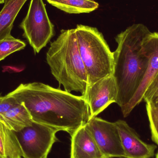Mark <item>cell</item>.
I'll return each mask as SVG.
<instances>
[{
    "mask_svg": "<svg viewBox=\"0 0 158 158\" xmlns=\"http://www.w3.org/2000/svg\"><path fill=\"white\" fill-rule=\"evenodd\" d=\"M7 95L24 104L33 121L70 135L90 119L89 106L82 96L43 83L21 84Z\"/></svg>",
    "mask_w": 158,
    "mask_h": 158,
    "instance_id": "cell-1",
    "label": "cell"
},
{
    "mask_svg": "<svg viewBox=\"0 0 158 158\" xmlns=\"http://www.w3.org/2000/svg\"><path fill=\"white\" fill-rule=\"evenodd\" d=\"M151 32L143 24H135L115 38L118 47L113 52V76L118 89L116 103L121 110L131 101L143 78L148 63L143 42Z\"/></svg>",
    "mask_w": 158,
    "mask_h": 158,
    "instance_id": "cell-2",
    "label": "cell"
},
{
    "mask_svg": "<svg viewBox=\"0 0 158 158\" xmlns=\"http://www.w3.org/2000/svg\"><path fill=\"white\" fill-rule=\"evenodd\" d=\"M46 61L52 75L65 91L85 94L88 77L82 61L75 29L62 30L51 44Z\"/></svg>",
    "mask_w": 158,
    "mask_h": 158,
    "instance_id": "cell-3",
    "label": "cell"
},
{
    "mask_svg": "<svg viewBox=\"0 0 158 158\" xmlns=\"http://www.w3.org/2000/svg\"><path fill=\"white\" fill-rule=\"evenodd\" d=\"M75 30L88 85L113 75V53L102 33L96 28L84 25H77Z\"/></svg>",
    "mask_w": 158,
    "mask_h": 158,
    "instance_id": "cell-4",
    "label": "cell"
},
{
    "mask_svg": "<svg viewBox=\"0 0 158 158\" xmlns=\"http://www.w3.org/2000/svg\"><path fill=\"white\" fill-rule=\"evenodd\" d=\"M19 27L35 53H39L45 47L55 34L54 26L43 0L31 1L27 14Z\"/></svg>",
    "mask_w": 158,
    "mask_h": 158,
    "instance_id": "cell-5",
    "label": "cell"
},
{
    "mask_svg": "<svg viewBox=\"0 0 158 158\" xmlns=\"http://www.w3.org/2000/svg\"><path fill=\"white\" fill-rule=\"evenodd\" d=\"M58 131L33 121L30 126L15 132L24 158H47L53 145L58 141Z\"/></svg>",
    "mask_w": 158,
    "mask_h": 158,
    "instance_id": "cell-6",
    "label": "cell"
},
{
    "mask_svg": "<svg viewBox=\"0 0 158 158\" xmlns=\"http://www.w3.org/2000/svg\"><path fill=\"white\" fill-rule=\"evenodd\" d=\"M102 153L108 158H125L120 137L115 122L94 117L86 123Z\"/></svg>",
    "mask_w": 158,
    "mask_h": 158,
    "instance_id": "cell-7",
    "label": "cell"
},
{
    "mask_svg": "<svg viewBox=\"0 0 158 158\" xmlns=\"http://www.w3.org/2000/svg\"><path fill=\"white\" fill-rule=\"evenodd\" d=\"M118 96V87L113 75L88 85L82 96L89 106L90 119L97 117L110 104L116 103Z\"/></svg>",
    "mask_w": 158,
    "mask_h": 158,
    "instance_id": "cell-8",
    "label": "cell"
},
{
    "mask_svg": "<svg viewBox=\"0 0 158 158\" xmlns=\"http://www.w3.org/2000/svg\"><path fill=\"white\" fill-rule=\"evenodd\" d=\"M148 57V63L142 82L128 105L122 110L124 118L128 117L134 109L143 101L145 93L158 74V32H151L143 42Z\"/></svg>",
    "mask_w": 158,
    "mask_h": 158,
    "instance_id": "cell-9",
    "label": "cell"
},
{
    "mask_svg": "<svg viewBox=\"0 0 158 158\" xmlns=\"http://www.w3.org/2000/svg\"><path fill=\"white\" fill-rule=\"evenodd\" d=\"M120 137L125 158H151L155 156L157 146L147 143L140 138L134 129L125 121L115 122Z\"/></svg>",
    "mask_w": 158,
    "mask_h": 158,
    "instance_id": "cell-10",
    "label": "cell"
},
{
    "mask_svg": "<svg viewBox=\"0 0 158 158\" xmlns=\"http://www.w3.org/2000/svg\"><path fill=\"white\" fill-rule=\"evenodd\" d=\"M85 124L70 135V158H108L100 151Z\"/></svg>",
    "mask_w": 158,
    "mask_h": 158,
    "instance_id": "cell-11",
    "label": "cell"
},
{
    "mask_svg": "<svg viewBox=\"0 0 158 158\" xmlns=\"http://www.w3.org/2000/svg\"><path fill=\"white\" fill-rule=\"evenodd\" d=\"M31 116L23 103H20L0 114V122L8 129L18 132L32 124Z\"/></svg>",
    "mask_w": 158,
    "mask_h": 158,
    "instance_id": "cell-12",
    "label": "cell"
},
{
    "mask_svg": "<svg viewBox=\"0 0 158 158\" xmlns=\"http://www.w3.org/2000/svg\"><path fill=\"white\" fill-rule=\"evenodd\" d=\"M27 0H5L0 12V40L11 35L13 24Z\"/></svg>",
    "mask_w": 158,
    "mask_h": 158,
    "instance_id": "cell-13",
    "label": "cell"
},
{
    "mask_svg": "<svg viewBox=\"0 0 158 158\" xmlns=\"http://www.w3.org/2000/svg\"><path fill=\"white\" fill-rule=\"evenodd\" d=\"M0 158H24L15 132L1 122Z\"/></svg>",
    "mask_w": 158,
    "mask_h": 158,
    "instance_id": "cell-14",
    "label": "cell"
},
{
    "mask_svg": "<svg viewBox=\"0 0 158 158\" xmlns=\"http://www.w3.org/2000/svg\"><path fill=\"white\" fill-rule=\"evenodd\" d=\"M58 9L69 14L89 13L98 7V3L94 0H47Z\"/></svg>",
    "mask_w": 158,
    "mask_h": 158,
    "instance_id": "cell-15",
    "label": "cell"
},
{
    "mask_svg": "<svg viewBox=\"0 0 158 158\" xmlns=\"http://www.w3.org/2000/svg\"><path fill=\"white\" fill-rule=\"evenodd\" d=\"M26 46L25 43L15 39L11 35L0 40V61L15 52L23 50Z\"/></svg>",
    "mask_w": 158,
    "mask_h": 158,
    "instance_id": "cell-16",
    "label": "cell"
},
{
    "mask_svg": "<svg viewBox=\"0 0 158 158\" xmlns=\"http://www.w3.org/2000/svg\"><path fill=\"white\" fill-rule=\"evenodd\" d=\"M143 101L146 103V106L158 108V74L146 91Z\"/></svg>",
    "mask_w": 158,
    "mask_h": 158,
    "instance_id": "cell-17",
    "label": "cell"
},
{
    "mask_svg": "<svg viewBox=\"0 0 158 158\" xmlns=\"http://www.w3.org/2000/svg\"><path fill=\"white\" fill-rule=\"evenodd\" d=\"M152 141L158 146V108L146 106Z\"/></svg>",
    "mask_w": 158,
    "mask_h": 158,
    "instance_id": "cell-18",
    "label": "cell"
},
{
    "mask_svg": "<svg viewBox=\"0 0 158 158\" xmlns=\"http://www.w3.org/2000/svg\"><path fill=\"white\" fill-rule=\"evenodd\" d=\"M19 103H20L13 97L8 95L4 96L0 95V114L6 112Z\"/></svg>",
    "mask_w": 158,
    "mask_h": 158,
    "instance_id": "cell-19",
    "label": "cell"
},
{
    "mask_svg": "<svg viewBox=\"0 0 158 158\" xmlns=\"http://www.w3.org/2000/svg\"><path fill=\"white\" fill-rule=\"evenodd\" d=\"M5 1V0H0V4H2L3 3H4Z\"/></svg>",
    "mask_w": 158,
    "mask_h": 158,
    "instance_id": "cell-20",
    "label": "cell"
},
{
    "mask_svg": "<svg viewBox=\"0 0 158 158\" xmlns=\"http://www.w3.org/2000/svg\"><path fill=\"white\" fill-rule=\"evenodd\" d=\"M156 158H158V151L156 155Z\"/></svg>",
    "mask_w": 158,
    "mask_h": 158,
    "instance_id": "cell-21",
    "label": "cell"
}]
</instances>
